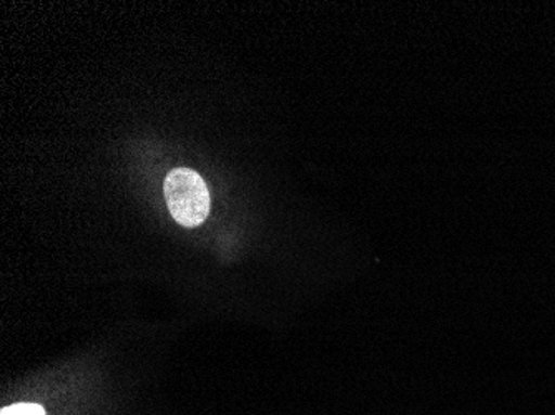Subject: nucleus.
Returning a JSON list of instances; mask_svg holds the SVG:
<instances>
[{"instance_id":"nucleus-1","label":"nucleus","mask_w":555,"mask_h":415,"mask_svg":"<svg viewBox=\"0 0 555 415\" xmlns=\"http://www.w3.org/2000/svg\"><path fill=\"white\" fill-rule=\"evenodd\" d=\"M165 199L177 223L195 228L210 213V192L204 178L190 168H175L165 178Z\"/></svg>"},{"instance_id":"nucleus-2","label":"nucleus","mask_w":555,"mask_h":415,"mask_svg":"<svg viewBox=\"0 0 555 415\" xmlns=\"http://www.w3.org/2000/svg\"><path fill=\"white\" fill-rule=\"evenodd\" d=\"M0 415H46V411L39 404H14L2 408Z\"/></svg>"}]
</instances>
